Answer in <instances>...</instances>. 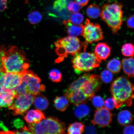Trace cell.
<instances>
[{
	"mask_svg": "<svg viewBox=\"0 0 134 134\" xmlns=\"http://www.w3.org/2000/svg\"><path fill=\"white\" fill-rule=\"evenodd\" d=\"M6 48L4 46H0V71L2 70V58Z\"/></svg>",
	"mask_w": 134,
	"mask_h": 134,
	"instance_id": "40",
	"label": "cell"
},
{
	"mask_svg": "<svg viewBox=\"0 0 134 134\" xmlns=\"http://www.w3.org/2000/svg\"><path fill=\"white\" fill-rule=\"evenodd\" d=\"M123 133L125 134H134V125H127L124 129Z\"/></svg>",
	"mask_w": 134,
	"mask_h": 134,
	"instance_id": "37",
	"label": "cell"
},
{
	"mask_svg": "<svg viewBox=\"0 0 134 134\" xmlns=\"http://www.w3.org/2000/svg\"><path fill=\"white\" fill-rule=\"evenodd\" d=\"M63 23L66 26L67 33L70 36L77 37L80 35L82 36L83 31V25L74 24L69 20L63 21Z\"/></svg>",
	"mask_w": 134,
	"mask_h": 134,
	"instance_id": "18",
	"label": "cell"
},
{
	"mask_svg": "<svg viewBox=\"0 0 134 134\" xmlns=\"http://www.w3.org/2000/svg\"><path fill=\"white\" fill-rule=\"evenodd\" d=\"M95 128L94 127L92 126H88L86 129V132L88 133H95Z\"/></svg>",
	"mask_w": 134,
	"mask_h": 134,
	"instance_id": "43",
	"label": "cell"
},
{
	"mask_svg": "<svg viewBox=\"0 0 134 134\" xmlns=\"http://www.w3.org/2000/svg\"><path fill=\"white\" fill-rule=\"evenodd\" d=\"M21 73V83L26 86L27 93L36 96L44 91V85L41 84V79L32 71L26 70Z\"/></svg>",
	"mask_w": 134,
	"mask_h": 134,
	"instance_id": "7",
	"label": "cell"
},
{
	"mask_svg": "<svg viewBox=\"0 0 134 134\" xmlns=\"http://www.w3.org/2000/svg\"><path fill=\"white\" fill-rule=\"evenodd\" d=\"M68 9L71 13H77L81 10L82 7L76 2L73 1H70L67 5Z\"/></svg>",
	"mask_w": 134,
	"mask_h": 134,
	"instance_id": "33",
	"label": "cell"
},
{
	"mask_svg": "<svg viewBox=\"0 0 134 134\" xmlns=\"http://www.w3.org/2000/svg\"><path fill=\"white\" fill-rule=\"evenodd\" d=\"M72 62L75 73L79 74L93 71L99 66L101 61L95 53L79 52L74 55Z\"/></svg>",
	"mask_w": 134,
	"mask_h": 134,
	"instance_id": "6",
	"label": "cell"
},
{
	"mask_svg": "<svg viewBox=\"0 0 134 134\" xmlns=\"http://www.w3.org/2000/svg\"><path fill=\"white\" fill-rule=\"evenodd\" d=\"M49 75L50 79L53 82H59L62 80V76L61 72L58 70H51L49 72Z\"/></svg>",
	"mask_w": 134,
	"mask_h": 134,
	"instance_id": "30",
	"label": "cell"
},
{
	"mask_svg": "<svg viewBox=\"0 0 134 134\" xmlns=\"http://www.w3.org/2000/svg\"><path fill=\"white\" fill-rule=\"evenodd\" d=\"M16 95L14 90L4 88L0 93V109L9 107L12 104Z\"/></svg>",
	"mask_w": 134,
	"mask_h": 134,
	"instance_id": "13",
	"label": "cell"
},
{
	"mask_svg": "<svg viewBox=\"0 0 134 134\" xmlns=\"http://www.w3.org/2000/svg\"><path fill=\"white\" fill-rule=\"evenodd\" d=\"M113 115L105 108H98L95 110L91 123L94 125H98L102 127L108 126L111 123Z\"/></svg>",
	"mask_w": 134,
	"mask_h": 134,
	"instance_id": "11",
	"label": "cell"
},
{
	"mask_svg": "<svg viewBox=\"0 0 134 134\" xmlns=\"http://www.w3.org/2000/svg\"><path fill=\"white\" fill-rule=\"evenodd\" d=\"M21 72L20 73H5L3 87L4 88L14 90L21 83Z\"/></svg>",
	"mask_w": 134,
	"mask_h": 134,
	"instance_id": "12",
	"label": "cell"
},
{
	"mask_svg": "<svg viewBox=\"0 0 134 134\" xmlns=\"http://www.w3.org/2000/svg\"><path fill=\"white\" fill-rule=\"evenodd\" d=\"M117 117L119 123L123 126L130 124L133 120L132 113L127 110H121L119 113Z\"/></svg>",
	"mask_w": 134,
	"mask_h": 134,
	"instance_id": "20",
	"label": "cell"
},
{
	"mask_svg": "<svg viewBox=\"0 0 134 134\" xmlns=\"http://www.w3.org/2000/svg\"><path fill=\"white\" fill-rule=\"evenodd\" d=\"M123 5L116 1L103 4L102 7L100 17L115 34L120 30L123 23Z\"/></svg>",
	"mask_w": 134,
	"mask_h": 134,
	"instance_id": "3",
	"label": "cell"
},
{
	"mask_svg": "<svg viewBox=\"0 0 134 134\" xmlns=\"http://www.w3.org/2000/svg\"><path fill=\"white\" fill-rule=\"evenodd\" d=\"M92 99V103L95 108H99L103 107L104 105V102L101 97L99 96H94Z\"/></svg>",
	"mask_w": 134,
	"mask_h": 134,
	"instance_id": "35",
	"label": "cell"
},
{
	"mask_svg": "<svg viewBox=\"0 0 134 134\" xmlns=\"http://www.w3.org/2000/svg\"><path fill=\"white\" fill-rule=\"evenodd\" d=\"M87 43H92L103 39V31L100 25L94 24L88 19H86L82 34Z\"/></svg>",
	"mask_w": 134,
	"mask_h": 134,
	"instance_id": "9",
	"label": "cell"
},
{
	"mask_svg": "<svg viewBox=\"0 0 134 134\" xmlns=\"http://www.w3.org/2000/svg\"><path fill=\"white\" fill-rule=\"evenodd\" d=\"M122 65L119 60L114 58L108 62L107 65L108 69L112 73H119L121 70Z\"/></svg>",
	"mask_w": 134,
	"mask_h": 134,
	"instance_id": "26",
	"label": "cell"
},
{
	"mask_svg": "<svg viewBox=\"0 0 134 134\" xmlns=\"http://www.w3.org/2000/svg\"><path fill=\"white\" fill-rule=\"evenodd\" d=\"M90 112V109L87 105L85 104H82L77 105L74 110V113L75 116L81 119L87 116Z\"/></svg>",
	"mask_w": 134,
	"mask_h": 134,
	"instance_id": "22",
	"label": "cell"
},
{
	"mask_svg": "<svg viewBox=\"0 0 134 134\" xmlns=\"http://www.w3.org/2000/svg\"><path fill=\"white\" fill-rule=\"evenodd\" d=\"M88 43H82L76 37L68 36L60 38L55 43V52L59 56L57 63L62 61L69 55L74 56L80 52L83 47L86 49Z\"/></svg>",
	"mask_w": 134,
	"mask_h": 134,
	"instance_id": "4",
	"label": "cell"
},
{
	"mask_svg": "<svg viewBox=\"0 0 134 134\" xmlns=\"http://www.w3.org/2000/svg\"><path fill=\"white\" fill-rule=\"evenodd\" d=\"M100 78L103 82L108 83L110 82L113 80V75L111 72L108 70H105L102 71Z\"/></svg>",
	"mask_w": 134,
	"mask_h": 134,
	"instance_id": "31",
	"label": "cell"
},
{
	"mask_svg": "<svg viewBox=\"0 0 134 134\" xmlns=\"http://www.w3.org/2000/svg\"><path fill=\"white\" fill-rule=\"evenodd\" d=\"M24 119L28 123H37L45 118L44 114L39 110H31L28 111Z\"/></svg>",
	"mask_w": 134,
	"mask_h": 134,
	"instance_id": "17",
	"label": "cell"
},
{
	"mask_svg": "<svg viewBox=\"0 0 134 134\" xmlns=\"http://www.w3.org/2000/svg\"><path fill=\"white\" fill-rule=\"evenodd\" d=\"M84 18L81 13H73L70 17L69 20L73 24L75 25H81L83 21Z\"/></svg>",
	"mask_w": 134,
	"mask_h": 134,
	"instance_id": "29",
	"label": "cell"
},
{
	"mask_svg": "<svg viewBox=\"0 0 134 134\" xmlns=\"http://www.w3.org/2000/svg\"><path fill=\"white\" fill-rule=\"evenodd\" d=\"M42 16L41 13L37 11H34L30 13L28 16V20L31 24H38L41 21Z\"/></svg>",
	"mask_w": 134,
	"mask_h": 134,
	"instance_id": "27",
	"label": "cell"
},
{
	"mask_svg": "<svg viewBox=\"0 0 134 134\" xmlns=\"http://www.w3.org/2000/svg\"><path fill=\"white\" fill-rule=\"evenodd\" d=\"M122 54L125 57L134 56V46L131 43H126L122 46L121 49Z\"/></svg>",
	"mask_w": 134,
	"mask_h": 134,
	"instance_id": "28",
	"label": "cell"
},
{
	"mask_svg": "<svg viewBox=\"0 0 134 134\" xmlns=\"http://www.w3.org/2000/svg\"><path fill=\"white\" fill-rule=\"evenodd\" d=\"M29 65L25 52L15 46L6 49L2 58V70L4 73H20Z\"/></svg>",
	"mask_w": 134,
	"mask_h": 134,
	"instance_id": "1",
	"label": "cell"
},
{
	"mask_svg": "<svg viewBox=\"0 0 134 134\" xmlns=\"http://www.w3.org/2000/svg\"><path fill=\"white\" fill-rule=\"evenodd\" d=\"M4 133H11V134H31L27 127L25 126H24L22 127L19 130L14 131H8L3 132Z\"/></svg>",
	"mask_w": 134,
	"mask_h": 134,
	"instance_id": "36",
	"label": "cell"
},
{
	"mask_svg": "<svg viewBox=\"0 0 134 134\" xmlns=\"http://www.w3.org/2000/svg\"><path fill=\"white\" fill-rule=\"evenodd\" d=\"M85 125L81 122H75L70 124L68 129L69 134H81L84 131Z\"/></svg>",
	"mask_w": 134,
	"mask_h": 134,
	"instance_id": "25",
	"label": "cell"
},
{
	"mask_svg": "<svg viewBox=\"0 0 134 134\" xmlns=\"http://www.w3.org/2000/svg\"><path fill=\"white\" fill-rule=\"evenodd\" d=\"M33 103L37 108L41 110H46L49 105L47 98L42 95L35 97Z\"/></svg>",
	"mask_w": 134,
	"mask_h": 134,
	"instance_id": "21",
	"label": "cell"
},
{
	"mask_svg": "<svg viewBox=\"0 0 134 134\" xmlns=\"http://www.w3.org/2000/svg\"><path fill=\"white\" fill-rule=\"evenodd\" d=\"M105 108L109 110H112L116 106V102L113 98H109L105 100L104 102Z\"/></svg>",
	"mask_w": 134,
	"mask_h": 134,
	"instance_id": "34",
	"label": "cell"
},
{
	"mask_svg": "<svg viewBox=\"0 0 134 134\" xmlns=\"http://www.w3.org/2000/svg\"><path fill=\"white\" fill-rule=\"evenodd\" d=\"M126 23L128 27L134 29V14L130 16L128 18Z\"/></svg>",
	"mask_w": 134,
	"mask_h": 134,
	"instance_id": "38",
	"label": "cell"
},
{
	"mask_svg": "<svg viewBox=\"0 0 134 134\" xmlns=\"http://www.w3.org/2000/svg\"><path fill=\"white\" fill-rule=\"evenodd\" d=\"M8 0H0V12L4 10L7 5Z\"/></svg>",
	"mask_w": 134,
	"mask_h": 134,
	"instance_id": "39",
	"label": "cell"
},
{
	"mask_svg": "<svg viewBox=\"0 0 134 134\" xmlns=\"http://www.w3.org/2000/svg\"><path fill=\"white\" fill-rule=\"evenodd\" d=\"M122 63L124 72L130 77H134V57L124 58Z\"/></svg>",
	"mask_w": 134,
	"mask_h": 134,
	"instance_id": "19",
	"label": "cell"
},
{
	"mask_svg": "<svg viewBox=\"0 0 134 134\" xmlns=\"http://www.w3.org/2000/svg\"><path fill=\"white\" fill-rule=\"evenodd\" d=\"M27 128L31 134H64L66 125L57 117H49L39 123L30 124Z\"/></svg>",
	"mask_w": 134,
	"mask_h": 134,
	"instance_id": "5",
	"label": "cell"
},
{
	"mask_svg": "<svg viewBox=\"0 0 134 134\" xmlns=\"http://www.w3.org/2000/svg\"><path fill=\"white\" fill-rule=\"evenodd\" d=\"M4 72H3L1 71H0V78H1V77L2 75L3 74V73H4Z\"/></svg>",
	"mask_w": 134,
	"mask_h": 134,
	"instance_id": "45",
	"label": "cell"
},
{
	"mask_svg": "<svg viewBox=\"0 0 134 134\" xmlns=\"http://www.w3.org/2000/svg\"><path fill=\"white\" fill-rule=\"evenodd\" d=\"M113 98L116 102V108L123 105L131 107L134 99V85L124 76L114 80L110 87Z\"/></svg>",
	"mask_w": 134,
	"mask_h": 134,
	"instance_id": "2",
	"label": "cell"
},
{
	"mask_svg": "<svg viewBox=\"0 0 134 134\" xmlns=\"http://www.w3.org/2000/svg\"><path fill=\"white\" fill-rule=\"evenodd\" d=\"M95 54L100 60L105 61L110 56L111 48L106 43L97 44L95 49Z\"/></svg>",
	"mask_w": 134,
	"mask_h": 134,
	"instance_id": "15",
	"label": "cell"
},
{
	"mask_svg": "<svg viewBox=\"0 0 134 134\" xmlns=\"http://www.w3.org/2000/svg\"><path fill=\"white\" fill-rule=\"evenodd\" d=\"M101 10L98 5L92 4L88 7L86 10L87 15L91 19H95L100 16Z\"/></svg>",
	"mask_w": 134,
	"mask_h": 134,
	"instance_id": "23",
	"label": "cell"
},
{
	"mask_svg": "<svg viewBox=\"0 0 134 134\" xmlns=\"http://www.w3.org/2000/svg\"><path fill=\"white\" fill-rule=\"evenodd\" d=\"M91 75L85 73L74 81L65 91L64 96L68 98L73 92L79 89L83 84L90 78Z\"/></svg>",
	"mask_w": 134,
	"mask_h": 134,
	"instance_id": "14",
	"label": "cell"
},
{
	"mask_svg": "<svg viewBox=\"0 0 134 134\" xmlns=\"http://www.w3.org/2000/svg\"><path fill=\"white\" fill-rule=\"evenodd\" d=\"M4 87L0 85V93H1L4 89Z\"/></svg>",
	"mask_w": 134,
	"mask_h": 134,
	"instance_id": "44",
	"label": "cell"
},
{
	"mask_svg": "<svg viewBox=\"0 0 134 134\" xmlns=\"http://www.w3.org/2000/svg\"><path fill=\"white\" fill-rule=\"evenodd\" d=\"M36 96L29 93L16 95L13 103L8 107L14 115H21L26 111L33 103Z\"/></svg>",
	"mask_w": 134,
	"mask_h": 134,
	"instance_id": "8",
	"label": "cell"
},
{
	"mask_svg": "<svg viewBox=\"0 0 134 134\" xmlns=\"http://www.w3.org/2000/svg\"><path fill=\"white\" fill-rule=\"evenodd\" d=\"M76 3L82 6H85L88 4L89 0H75Z\"/></svg>",
	"mask_w": 134,
	"mask_h": 134,
	"instance_id": "42",
	"label": "cell"
},
{
	"mask_svg": "<svg viewBox=\"0 0 134 134\" xmlns=\"http://www.w3.org/2000/svg\"><path fill=\"white\" fill-rule=\"evenodd\" d=\"M101 85L100 76L98 75L91 74L90 78L80 88L89 99H91L100 89Z\"/></svg>",
	"mask_w": 134,
	"mask_h": 134,
	"instance_id": "10",
	"label": "cell"
},
{
	"mask_svg": "<svg viewBox=\"0 0 134 134\" xmlns=\"http://www.w3.org/2000/svg\"><path fill=\"white\" fill-rule=\"evenodd\" d=\"M68 98L70 103L75 106L86 103L89 100L80 88L73 92Z\"/></svg>",
	"mask_w": 134,
	"mask_h": 134,
	"instance_id": "16",
	"label": "cell"
},
{
	"mask_svg": "<svg viewBox=\"0 0 134 134\" xmlns=\"http://www.w3.org/2000/svg\"><path fill=\"white\" fill-rule=\"evenodd\" d=\"M67 7V0H56L53 5V8L59 12L66 9Z\"/></svg>",
	"mask_w": 134,
	"mask_h": 134,
	"instance_id": "32",
	"label": "cell"
},
{
	"mask_svg": "<svg viewBox=\"0 0 134 134\" xmlns=\"http://www.w3.org/2000/svg\"><path fill=\"white\" fill-rule=\"evenodd\" d=\"M54 105L57 109L63 111L66 110L68 105V100L66 97H57L54 100Z\"/></svg>",
	"mask_w": 134,
	"mask_h": 134,
	"instance_id": "24",
	"label": "cell"
},
{
	"mask_svg": "<svg viewBox=\"0 0 134 134\" xmlns=\"http://www.w3.org/2000/svg\"><path fill=\"white\" fill-rule=\"evenodd\" d=\"M23 124H24V123H23L22 120L20 119H17L15 120L14 121L15 126L18 128H22V127H23Z\"/></svg>",
	"mask_w": 134,
	"mask_h": 134,
	"instance_id": "41",
	"label": "cell"
}]
</instances>
